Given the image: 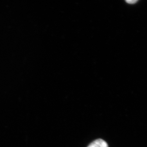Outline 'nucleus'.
Segmentation results:
<instances>
[{
    "label": "nucleus",
    "mask_w": 147,
    "mask_h": 147,
    "mask_svg": "<svg viewBox=\"0 0 147 147\" xmlns=\"http://www.w3.org/2000/svg\"><path fill=\"white\" fill-rule=\"evenodd\" d=\"M87 147H109L108 143L102 139H98L90 143Z\"/></svg>",
    "instance_id": "1"
},
{
    "label": "nucleus",
    "mask_w": 147,
    "mask_h": 147,
    "mask_svg": "<svg viewBox=\"0 0 147 147\" xmlns=\"http://www.w3.org/2000/svg\"><path fill=\"white\" fill-rule=\"evenodd\" d=\"M126 2L127 3H128L129 4H134L136 2H137V1H135V0H130V1H126Z\"/></svg>",
    "instance_id": "2"
}]
</instances>
